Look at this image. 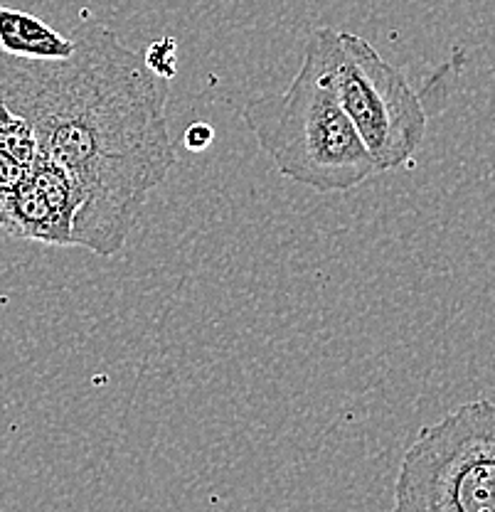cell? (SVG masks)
Instances as JSON below:
<instances>
[{
	"label": "cell",
	"mask_w": 495,
	"mask_h": 512,
	"mask_svg": "<svg viewBox=\"0 0 495 512\" xmlns=\"http://www.w3.org/2000/svg\"><path fill=\"white\" fill-rule=\"evenodd\" d=\"M392 512H495V402L473 399L419 431Z\"/></svg>",
	"instance_id": "3957f363"
},
{
	"label": "cell",
	"mask_w": 495,
	"mask_h": 512,
	"mask_svg": "<svg viewBox=\"0 0 495 512\" xmlns=\"http://www.w3.org/2000/svg\"><path fill=\"white\" fill-rule=\"evenodd\" d=\"M28 170L30 165L0 153V197L18 188V185L25 180V175H28Z\"/></svg>",
	"instance_id": "9c48e42d"
},
{
	"label": "cell",
	"mask_w": 495,
	"mask_h": 512,
	"mask_svg": "<svg viewBox=\"0 0 495 512\" xmlns=\"http://www.w3.org/2000/svg\"><path fill=\"white\" fill-rule=\"evenodd\" d=\"M0 153L20 160L25 165H33L37 158L35 133L23 116L13 114L8 106L0 104Z\"/></svg>",
	"instance_id": "52a82bcc"
},
{
	"label": "cell",
	"mask_w": 495,
	"mask_h": 512,
	"mask_svg": "<svg viewBox=\"0 0 495 512\" xmlns=\"http://www.w3.org/2000/svg\"><path fill=\"white\" fill-rule=\"evenodd\" d=\"M212 136H215L212 126L198 121V124L185 128L183 143H185V148H190V151L200 153V151H205V148L212 146Z\"/></svg>",
	"instance_id": "30bf717a"
},
{
	"label": "cell",
	"mask_w": 495,
	"mask_h": 512,
	"mask_svg": "<svg viewBox=\"0 0 495 512\" xmlns=\"http://www.w3.org/2000/svg\"><path fill=\"white\" fill-rule=\"evenodd\" d=\"M335 87L377 173L402 168L419 151L427 136L422 96L397 67L353 32H338Z\"/></svg>",
	"instance_id": "277c9868"
},
{
	"label": "cell",
	"mask_w": 495,
	"mask_h": 512,
	"mask_svg": "<svg viewBox=\"0 0 495 512\" xmlns=\"http://www.w3.org/2000/svg\"><path fill=\"white\" fill-rule=\"evenodd\" d=\"M175 50H178V45H175L173 37H161L158 42L148 45L143 62H146V67L151 69L156 77L168 79L170 82V79L175 77V72H178V57H175Z\"/></svg>",
	"instance_id": "ba28073f"
},
{
	"label": "cell",
	"mask_w": 495,
	"mask_h": 512,
	"mask_svg": "<svg viewBox=\"0 0 495 512\" xmlns=\"http://www.w3.org/2000/svg\"><path fill=\"white\" fill-rule=\"evenodd\" d=\"M0 50L25 60H67L74 42L35 15L0 5Z\"/></svg>",
	"instance_id": "8992f818"
},
{
	"label": "cell",
	"mask_w": 495,
	"mask_h": 512,
	"mask_svg": "<svg viewBox=\"0 0 495 512\" xmlns=\"http://www.w3.org/2000/svg\"><path fill=\"white\" fill-rule=\"evenodd\" d=\"M0 227L13 237L30 239V242L74 247V224L57 215L30 175H25L23 183L13 192L0 197Z\"/></svg>",
	"instance_id": "5b68a950"
},
{
	"label": "cell",
	"mask_w": 495,
	"mask_h": 512,
	"mask_svg": "<svg viewBox=\"0 0 495 512\" xmlns=\"http://www.w3.org/2000/svg\"><path fill=\"white\" fill-rule=\"evenodd\" d=\"M335 57L338 32L313 30L289 89L244 106V121L274 168L316 192H348L380 175L340 106Z\"/></svg>",
	"instance_id": "7a4b0ae2"
},
{
	"label": "cell",
	"mask_w": 495,
	"mask_h": 512,
	"mask_svg": "<svg viewBox=\"0 0 495 512\" xmlns=\"http://www.w3.org/2000/svg\"><path fill=\"white\" fill-rule=\"evenodd\" d=\"M69 37L67 60L0 50V104L28 121L37 151L77 185L74 247L116 256L175 165L165 111L170 84L97 20H84Z\"/></svg>",
	"instance_id": "6da1fadb"
}]
</instances>
